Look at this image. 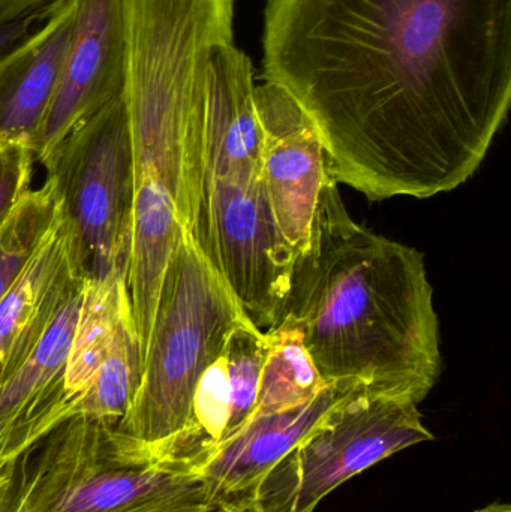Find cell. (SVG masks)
<instances>
[{
	"label": "cell",
	"mask_w": 511,
	"mask_h": 512,
	"mask_svg": "<svg viewBox=\"0 0 511 512\" xmlns=\"http://www.w3.org/2000/svg\"><path fill=\"white\" fill-rule=\"evenodd\" d=\"M263 71L314 122L336 183L446 194L509 117L511 0H267Z\"/></svg>",
	"instance_id": "cell-1"
},
{
	"label": "cell",
	"mask_w": 511,
	"mask_h": 512,
	"mask_svg": "<svg viewBox=\"0 0 511 512\" xmlns=\"http://www.w3.org/2000/svg\"><path fill=\"white\" fill-rule=\"evenodd\" d=\"M122 2L134 162L128 289L143 361L168 264L192 231L207 63L234 41V0Z\"/></svg>",
	"instance_id": "cell-2"
},
{
	"label": "cell",
	"mask_w": 511,
	"mask_h": 512,
	"mask_svg": "<svg viewBox=\"0 0 511 512\" xmlns=\"http://www.w3.org/2000/svg\"><path fill=\"white\" fill-rule=\"evenodd\" d=\"M285 315L327 385L419 405L440 379V321L425 256L357 224L336 180L314 248L296 264Z\"/></svg>",
	"instance_id": "cell-3"
},
{
	"label": "cell",
	"mask_w": 511,
	"mask_h": 512,
	"mask_svg": "<svg viewBox=\"0 0 511 512\" xmlns=\"http://www.w3.org/2000/svg\"><path fill=\"white\" fill-rule=\"evenodd\" d=\"M254 66L234 41L213 48L198 146L192 236L251 321H281L296 256L273 221L263 180Z\"/></svg>",
	"instance_id": "cell-4"
},
{
	"label": "cell",
	"mask_w": 511,
	"mask_h": 512,
	"mask_svg": "<svg viewBox=\"0 0 511 512\" xmlns=\"http://www.w3.org/2000/svg\"><path fill=\"white\" fill-rule=\"evenodd\" d=\"M251 321L186 231L168 264L131 408L114 424L143 456L191 460L197 454L192 406L206 370L230 334Z\"/></svg>",
	"instance_id": "cell-5"
},
{
	"label": "cell",
	"mask_w": 511,
	"mask_h": 512,
	"mask_svg": "<svg viewBox=\"0 0 511 512\" xmlns=\"http://www.w3.org/2000/svg\"><path fill=\"white\" fill-rule=\"evenodd\" d=\"M111 421L72 417L15 462L6 512H225L186 460L126 447Z\"/></svg>",
	"instance_id": "cell-6"
},
{
	"label": "cell",
	"mask_w": 511,
	"mask_h": 512,
	"mask_svg": "<svg viewBox=\"0 0 511 512\" xmlns=\"http://www.w3.org/2000/svg\"><path fill=\"white\" fill-rule=\"evenodd\" d=\"M84 277L129 262L134 162L123 92L75 126L45 165Z\"/></svg>",
	"instance_id": "cell-7"
},
{
	"label": "cell",
	"mask_w": 511,
	"mask_h": 512,
	"mask_svg": "<svg viewBox=\"0 0 511 512\" xmlns=\"http://www.w3.org/2000/svg\"><path fill=\"white\" fill-rule=\"evenodd\" d=\"M417 406L413 400L353 391L270 471L249 512H314L354 475L432 441Z\"/></svg>",
	"instance_id": "cell-8"
},
{
	"label": "cell",
	"mask_w": 511,
	"mask_h": 512,
	"mask_svg": "<svg viewBox=\"0 0 511 512\" xmlns=\"http://www.w3.org/2000/svg\"><path fill=\"white\" fill-rule=\"evenodd\" d=\"M263 134V180L273 221L296 261L314 248L324 195L333 179L320 132L278 84L255 86Z\"/></svg>",
	"instance_id": "cell-9"
},
{
	"label": "cell",
	"mask_w": 511,
	"mask_h": 512,
	"mask_svg": "<svg viewBox=\"0 0 511 512\" xmlns=\"http://www.w3.org/2000/svg\"><path fill=\"white\" fill-rule=\"evenodd\" d=\"M126 29L122 0H77L56 92L33 144L47 165L66 135L123 92Z\"/></svg>",
	"instance_id": "cell-10"
},
{
	"label": "cell",
	"mask_w": 511,
	"mask_h": 512,
	"mask_svg": "<svg viewBox=\"0 0 511 512\" xmlns=\"http://www.w3.org/2000/svg\"><path fill=\"white\" fill-rule=\"evenodd\" d=\"M327 385L305 405L273 414H254L239 430L189 460L207 498L225 512H249L273 468L353 391ZM365 391V390H363Z\"/></svg>",
	"instance_id": "cell-11"
},
{
	"label": "cell",
	"mask_w": 511,
	"mask_h": 512,
	"mask_svg": "<svg viewBox=\"0 0 511 512\" xmlns=\"http://www.w3.org/2000/svg\"><path fill=\"white\" fill-rule=\"evenodd\" d=\"M84 286V285H83ZM83 288L69 298L32 357L0 382V463L11 465L71 418L65 373Z\"/></svg>",
	"instance_id": "cell-12"
},
{
	"label": "cell",
	"mask_w": 511,
	"mask_h": 512,
	"mask_svg": "<svg viewBox=\"0 0 511 512\" xmlns=\"http://www.w3.org/2000/svg\"><path fill=\"white\" fill-rule=\"evenodd\" d=\"M84 279L71 230L60 215L0 301V382L32 357L69 298L83 288Z\"/></svg>",
	"instance_id": "cell-13"
},
{
	"label": "cell",
	"mask_w": 511,
	"mask_h": 512,
	"mask_svg": "<svg viewBox=\"0 0 511 512\" xmlns=\"http://www.w3.org/2000/svg\"><path fill=\"white\" fill-rule=\"evenodd\" d=\"M77 0H59L44 23L0 59V146L33 150L56 92Z\"/></svg>",
	"instance_id": "cell-14"
},
{
	"label": "cell",
	"mask_w": 511,
	"mask_h": 512,
	"mask_svg": "<svg viewBox=\"0 0 511 512\" xmlns=\"http://www.w3.org/2000/svg\"><path fill=\"white\" fill-rule=\"evenodd\" d=\"M129 262L102 277L84 279L80 312L66 361L65 391L75 402L89 387L120 328L132 319L128 289Z\"/></svg>",
	"instance_id": "cell-15"
},
{
	"label": "cell",
	"mask_w": 511,
	"mask_h": 512,
	"mask_svg": "<svg viewBox=\"0 0 511 512\" xmlns=\"http://www.w3.org/2000/svg\"><path fill=\"white\" fill-rule=\"evenodd\" d=\"M266 333L269 348L254 414L288 411L311 402L327 384L312 363L299 325L291 316L285 315Z\"/></svg>",
	"instance_id": "cell-16"
},
{
	"label": "cell",
	"mask_w": 511,
	"mask_h": 512,
	"mask_svg": "<svg viewBox=\"0 0 511 512\" xmlns=\"http://www.w3.org/2000/svg\"><path fill=\"white\" fill-rule=\"evenodd\" d=\"M141 369L137 330L134 321H128L120 328L89 387L72 403L71 418L87 417L111 423L122 420L140 385Z\"/></svg>",
	"instance_id": "cell-17"
},
{
	"label": "cell",
	"mask_w": 511,
	"mask_h": 512,
	"mask_svg": "<svg viewBox=\"0 0 511 512\" xmlns=\"http://www.w3.org/2000/svg\"><path fill=\"white\" fill-rule=\"evenodd\" d=\"M62 215L56 182L47 176L39 189H29L0 225V301Z\"/></svg>",
	"instance_id": "cell-18"
},
{
	"label": "cell",
	"mask_w": 511,
	"mask_h": 512,
	"mask_svg": "<svg viewBox=\"0 0 511 512\" xmlns=\"http://www.w3.org/2000/svg\"><path fill=\"white\" fill-rule=\"evenodd\" d=\"M267 348L266 331H261L252 321L237 327L225 343L222 355L230 385V417L221 441L233 435L254 414Z\"/></svg>",
	"instance_id": "cell-19"
},
{
	"label": "cell",
	"mask_w": 511,
	"mask_h": 512,
	"mask_svg": "<svg viewBox=\"0 0 511 512\" xmlns=\"http://www.w3.org/2000/svg\"><path fill=\"white\" fill-rule=\"evenodd\" d=\"M35 153L21 144L0 146V225L29 191Z\"/></svg>",
	"instance_id": "cell-20"
},
{
	"label": "cell",
	"mask_w": 511,
	"mask_h": 512,
	"mask_svg": "<svg viewBox=\"0 0 511 512\" xmlns=\"http://www.w3.org/2000/svg\"><path fill=\"white\" fill-rule=\"evenodd\" d=\"M54 5L33 12V14L26 15V17L18 18V20L0 23V59L6 53H9L12 48L17 47L20 42H23L27 36L32 35L53 11Z\"/></svg>",
	"instance_id": "cell-21"
},
{
	"label": "cell",
	"mask_w": 511,
	"mask_h": 512,
	"mask_svg": "<svg viewBox=\"0 0 511 512\" xmlns=\"http://www.w3.org/2000/svg\"><path fill=\"white\" fill-rule=\"evenodd\" d=\"M56 2L59 0H0V23L18 20Z\"/></svg>",
	"instance_id": "cell-22"
},
{
	"label": "cell",
	"mask_w": 511,
	"mask_h": 512,
	"mask_svg": "<svg viewBox=\"0 0 511 512\" xmlns=\"http://www.w3.org/2000/svg\"><path fill=\"white\" fill-rule=\"evenodd\" d=\"M14 463L11 465H2L0 463V496L6 492L8 489L9 483H11L12 471H14Z\"/></svg>",
	"instance_id": "cell-23"
},
{
	"label": "cell",
	"mask_w": 511,
	"mask_h": 512,
	"mask_svg": "<svg viewBox=\"0 0 511 512\" xmlns=\"http://www.w3.org/2000/svg\"><path fill=\"white\" fill-rule=\"evenodd\" d=\"M476 512H511L510 505L507 504H492L489 507L482 508V510Z\"/></svg>",
	"instance_id": "cell-24"
},
{
	"label": "cell",
	"mask_w": 511,
	"mask_h": 512,
	"mask_svg": "<svg viewBox=\"0 0 511 512\" xmlns=\"http://www.w3.org/2000/svg\"><path fill=\"white\" fill-rule=\"evenodd\" d=\"M6 490H8V489H6ZM5 493H3L2 496H0V512H6L5 511V502H3V499H5Z\"/></svg>",
	"instance_id": "cell-25"
}]
</instances>
